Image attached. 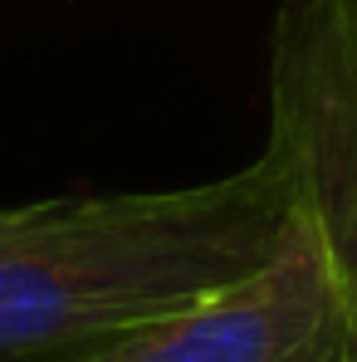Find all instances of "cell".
I'll use <instances>...</instances> for the list:
<instances>
[{"mask_svg":"<svg viewBox=\"0 0 357 362\" xmlns=\"http://www.w3.org/2000/svg\"><path fill=\"white\" fill-rule=\"evenodd\" d=\"M294 191L259 162L230 177L0 206V362H78L254 274Z\"/></svg>","mask_w":357,"mask_h":362,"instance_id":"obj_1","label":"cell"},{"mask_svg":"<svg viewBox=\"0 0 357 362\" xmlns=\"http://www.w3.org/2000/svg\"><path fill=\"white\" fill-rule=\"evenodd\" d=\"M323 245L357 362V0H284L269 30V137Z\"/></svg>","mask_w":357,"mask_h":362,"instance_id":"obj_2","label":"cell"},{"mask_svg":"<svg viewBox=\"0 0 357 362\" xmlns=\"http://www.w3.org/2000/svg\"><path fill=\"white\" fill-rule=\"evenodd\" d=\"M78 362H353V353L333 264L294 211L279 250L254 274Z\"/></svg>","mask_w":357,"mask_h":362,"instance_id":"obj_3","label":"cell"}]
</instances>
